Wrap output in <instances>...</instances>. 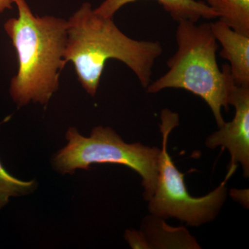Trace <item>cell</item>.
<instances>
[{
  "instance_id": "1",
  "label": "cell",
  "mask_w": 249,
  "mask_h": 249,
  "mask_svg": "<svg viewBox=\"0 0 249 249\" xmlns=\"http://www.w3.org/2000/svg\"><path fill=\"white\" fill-rule=\"evenodd\" d=\"M64 60L74 66L78 81L91 96L97 92L106 62L119 60L134 72L142 88L151 83L152 70L162 53L158 41L137 40L124 34L113 21L84 2L67 20Z\"/></svg>"
},
{
  "instance_id": "2",
  "label": "cell",
  "mask_w": 249,
  "mask_h": 249,
  "mask_svg": "<svg viewBox=\"0 0 249 249\" xmlns=\"http://www.w3.org/2000/svg\"><path fill=\"white\" fill-rule=\"evenodd\" d=\"M17 18L4 28L17 53L18 70L10 85V94L19 107L33 101L48 103L58 89L59 76L65 67L64 53L67 21L33 14L26 0H15Z\"/></svg>"
},
{
  "instance_id": "3",
  "label": "cell",
  "mask_w": 249,
  "mask_h": 249,
  "mask_svg": "<svg viewBox=\"0 0 249 249\" xmlns=\"http://www.w3.org/2000/svg\"><path fill=\"white\" fill-rule=\"evenodd\" d=\"M178 50L167 62L168 71L150 83L147 92L155 93L168 88L182 89L199 96L209 105L218 127L225 121L223 107L227 109L236 85L229 65L219 70L216 53L217 40L211 24L185 20L178 22Z\"/></svg>"
},
{
  "instance_id": "4",
  "label": "cell",
  "mask_w": 249,
  "mask_h": 249,
  "mask_svg": "<svg viewBox=\"0 0 249 249\" xmlns=\"http://www.w3.org/2000/svg\"><path fill=\"white\" fill-rule=\"evenodd\" d=\"M68 143L53 160L55 169L64 174L74 173L77 169L89 170L93 163L124 165L142 177L143 196L149 201L155 193L158 178L160 149L126 143L110 127L98 126L89 137H84L74 127L66 134Z\"/></svg>"
},
{
  "instance_id": "5",
  "label": "cell",
  "mask_w": 249,
  "mask_h": 249,
  "mask_svg": "<svg viewBox=\"0 0 249 249\" xmlns=\"http://www.w3.org/2000/svg\"><path fill=\"white\" fill-rule=\"evenodd\" d=\"M162 134L155 193L149 201V211L159 218H176L188 225L199 227L213 220L227 198V183L235 170L229 169L225 179L202 197H193L185 183V174L178 171L167 149L170 134L179 124L178 114L168 109L160 114Z\"/></svg>"
},
{
  "instance_id": "6",
  "label": "cell",
  "mask_w": 249,
  "mask_h": 249,
  "mask_svg": "<svg viewBox=\"0 0 249 249\" xmlns=\"http://www.w3.org/2000/svg\"><path fill=\"white\" fill-rule=\"evenodd\" d=\"M229 105L234 106L233 119L219 127V130L208 137L206 146L214 149L227 148L231 155L229 168H243L246 178L249 176V86L235 85L231 95Z\"/></svg>"
},
{
  "instance_id": "7",
  "label": "cell",
  "mask_w": 249,
  "mask_h": 249,
  "mask_svg": "<svg viewBox=\"0 0 249 249\" xmlns=\"http://www.w3.org/2000/svg\"><path fill=\"white\" fill-rule=\"evenodd\" d=\"M211 30L222 46L220 56L230 62L231 73L237 86H249V36L234 31L218 20L211 23Z\"/></svg>"
},
{
  "instance_id": "8",
  "label": "cell",
  "mask_w": 249,
  "mask_h": 249,
  "mask_svg": "<svg viewBox=\"0 0 249 249\" xmlns=\"http://www.w3.org/2000/svg\"><path fill=\"white\" fill-rule=\"evenodd\" d=\"M138 0H104L95 12L103 17L113 18L116 13L124 5ZM170 14L174 20L179 22L188 20L197 22L199 19L217 18V15L211 7L201 1L196 0H155Z\"/></svg>"
},
{
  "instance_id": "9",
  "label": "cell",
  "mask_w": 249,
  "mask_h": 249,
  "mask_svg": "<svg viewBox=\"0 0 249 249\" xmlns=\"http://www.w3.org/2000/svg\"><path fill=\"white\" fill-rule=\"evenodd\" d=\"M221 22L234 31L249 36V0H206Z\"/></svg>"
},
{
  "instance_id": "10",
  "label": "cell",
  "mask_w": 249,
  "mask_h": 249,
  "mask_svg": "<svg viewBox=\"0 0 249 249\" xmlns=\"http://www.w3.org/2000/svg\"><path fill=\"white\" fill-rule=\"evenodd\" d=\"M11 116L0 124L6 122ZM36 181H24L10 175L0 161V209L9 202L10 196H23L30 193L35 188Z\"/></svg>"
},
{
  "instance_id": "11",
  "label": "cell",
  "mask_w": 249,
  "mask_h": 249,
  "mask_svg": "<svg viewBox=\"0 0 249 249\" xmlns=\"http://www.w3.org/2000/svg\"><path fill=\"white\" fill-rule=\"evenodd\" d=\"M13 4H15V0H0V14L6 10L12 9Z\"/></svg>"
}]
</instances>
